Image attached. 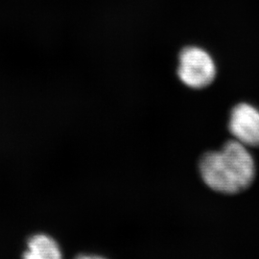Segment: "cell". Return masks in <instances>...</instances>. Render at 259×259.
Wrapping results in <instances>:
<instances>
[{"instance_id":"cell-5","label":"cell","mask_w":259,"mask_h":259,"mask_svg":"<svg viewBox=\"0 0 259 259\" xmlns=\"http://www.w3.org/2000/svg\"><path fill=\"white\" fill-rule=\"evenodd\" d=\"M75 259H106L103 258L101 256H97V255H90V254H83V255H79Z\"/></svg>"},{"instance_id":"cell-3","label":"cell","mask_w":259,"mask_h":259,"mask_svg":"<svg viewBox=\"0 0 259 259\" xmlns=\"http://www.w3.org/2000/svg\"><path fill=\"white\" fill-rule=\"evenodd\" d=\"M229 128L237 141L246 147H259V110L248 103L232 109Z\"/></svg>"},{"instance_id":"cell-1","label":"cell","mask_w":259,"mask_h":259,"mask_svg":"<svg viewBox=\"0 0 259 259\" xmlns=\"http://www.w3.org/2000/svg\"><path fill=\"white\" fill-rule=\"evenodd\" d=\"M199 169L205 185L225 194H235L250 186L255 175L254 161L239 141L227 142L221 151L204 154Z\"/></svg>"},{"instance_id":"cell-2","label":"cell","mask_w":259,"mask_h":259,"mask_svg":"<svg viewBox=\"0 0 259 259\" xmlns=\"http://www.w3.org/2000/svg\"><path fill=\"white\" fill-rule=\"evenodd\" d=\"M217 73L212 57L203 48L187 47L179 55L177 74L186 87L201 90L212 83Z\"/></svg>"},{"instance_id":"cell-4","label":"cell","mask_w":259,"mask_h":259,"mask_svg":"<svg viewBox=\"0 0 259 259\" xmlns=\"http://www.w3.org/2000/svg\"><path fill=\"white\" fill-rule=\"evenodd\" d=\"M62 251L52 237L47 234H36L28 241V249L23 259H62Z\"/></svg>"}]
</instances>
